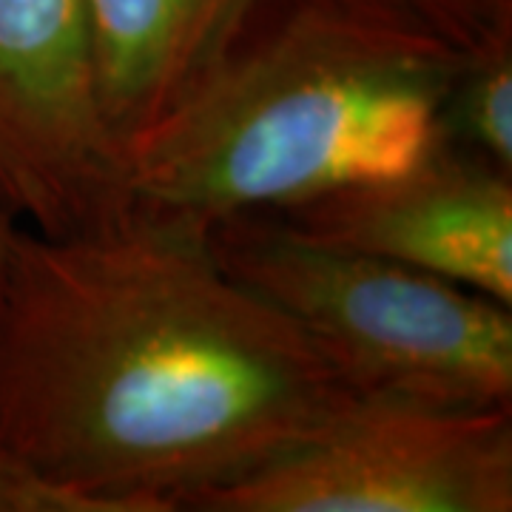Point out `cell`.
<instances>
[{
  "label": "cell",
  "instance_id": "cell-7",
  "mask_svg": "<svg viewBox=\"0 0 512 512\" xmlns=\"http://www.w3.org/2000/svg\"><path fill=\"white\" fill-rule=\"evenodd\" d=\"M262 0H86L103 120L120 154L197 86Z\"/></svg>",
  "mask_w": 512,
  "mask_h": 512
},
{
  "label": "cell",
  "instance_id": "cell-2",
  "mask_svg": "<svg viewBox=\"0 0 512 512\" xmlns=\"http://www.w3.org/2000/svg\"><path fill=\"white\" fill-rule=\"evenodd\" d=\"M467 49L399 0H262L123 151L126 214L205 234L407 171L441 143Z\"/></svg>",
  "mask_w": 512,
  "mask_h": 512
},
{
  "label": "cell",
  "instance_id": "cell-4",
  "mask_svg": "<svg viewBox=\"0 0 512 512\" xmlns=\"http://www.w3.org/2000/svg\"><path fill=\"white\" fill-rule=\"evenodd\" d=\"M512 404L359 393L259 470L183 512H510Z\"/></svg>",
  "mask_w": 512,
  "mask_h": 512
},
{
  "label": "cell",
  "instance_id": "cell-10",
  "mask_svg": "<svg viewBox=\"0 0 512 512\" xmlns=\"http://www.w3.org/2000/svg\"><path fill=\"white\" fill-rule=\"evenodd\" d=\"M20 225V220L15 217V211L6 205V200L0 197V279H3V268H6V254H9V242H12V234ZM3 493H6V473L0 467V512H3Z\"/></svg>",
  "mask_w": 512,
  "mask_h": 512
},
{
  "label": "cell",
  "instance_id": "cell-5",
  "mask_svg": "<svg viewBox=\"0 0 512 512\" xmlns=\"http://www.w3.org/2000/svg\"><path fill=\"white\" fill-rule=\"evenodd\" d=\"M0 197L49 237L126 217L86 0H0Z\"/></svg>",
  "mask_w": 512,
  "mask_h": 512
},
{
  "label": "cell",
  "instance_id": "cell-3",
  "mask_svg": "<svg viewBox=\"0 0 512 512\" xmlns=\"http://www.w3.org/2000/svg\"><path fill=\"white\" fill-rule=\"evenodd\" d=\"M202 239L222 271L291 319L356 393L512 404L507 305L393 259L302 237L268 217H234Z\"/></svg>",
  "mask_w": 512,
  "mask_h": 512
},
{
  "label": "cell",
  "instance_id": "cell-8",
  "mask_svg": "<svg viewBox=\"0 0 512 512\" xmlns=\"http://www.w3.org/2000/svg\"><path fill=\"white\" fill-rule=\"evenodd\" d=\"M441 140L512 171V43L467 52L441 109Z\"/></svg>",
  "mask_w": 512,
  "mask_h": 512
},
{
  "label": "cell",
  "instance_id": "cell-9",
  "mask_svg": "<svg viewBox=\"0 0 512 512\" xmlns=\"http://www.w3.org/2000/svg\"><path fill=\"white\" fill-rule=\"evenodd\" d=\"M456 46L473 52L512 43V0H399Z\"/></svg>",
  "mask_w": 512,
  "mask_h": 512
},
{
  "label": "cell",
  "instance_id": "cell-6",
  "mask_svg": "<svg viewBox=\"0 0 512 512\" xmlns=\"http://www.w3.org/2000/svg\"><path fill=\"white\" fill-rule=\"evenodd\" d=\"M254 217L402 262L512 308V171L444 140L393 177Z\"/></svg>",
  "mask_w": 512,
  "mask_h": 512
},
{
  "label": "cell",
  "instance_id": "cell-1",
  "mask_svg": "<svg viewBox=\"0 0 512 512\" xmlns=\"http://www.w3.org/2000/svg\"><path fill=\"white\" fill-rule=\"evenodd\" d=\"M359 393L200 234L20 222L0 279V467L29 512H183ZM6 498V495H3Z\"/></svg>",
  "mask_w": 512,
  "mask_h": 512
}]
</instances>
